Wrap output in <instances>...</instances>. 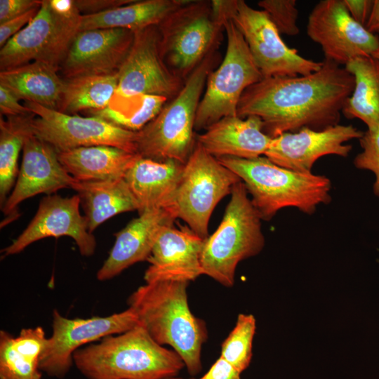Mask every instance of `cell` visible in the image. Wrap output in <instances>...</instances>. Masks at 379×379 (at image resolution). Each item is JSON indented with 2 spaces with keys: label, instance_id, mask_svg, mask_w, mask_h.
<instances>
[{
  "label": "cell",
  "instance_id": "cell-25",
  "mask_svg": "<svg viewBox=\"0 0 379 379\" xmlns=\"http://www.w3.org/2000/svg\"><path fill=\"white\" fill-rule=\"evenodd\" d=\"M72 189L80 198L91 233L113 216L139 208L124 178L95 182L77 180Z\"/></svg>",
  "mask_w": 379,
  "mask_h": 379
},
{
  "label": "cell",
  "instance_id": "cell-10",
  "mask_svg": "<svg viewBox=\"0 0 379 379\" xmlns=\"http://www.w3.org/2000/svg\"><path fill=\"white\" fill-rule=\"evenodd\" d=\"M240 181L237 174L197 142L185 164L175 194L173 209L177 218L206 239L215 207L222 198L231 194L234 186Z\"/></svg>",
  "mask_w": 379,
  "mask_h": 379
},
{
  "label": "cell",
  "instance_id": "cell-14",
  "mask_svg": "<svg viewBox=\"0 0 379 379\" xmlns=\"http://www.w3.org/2000/svg\"><path fill=\"white\" fill-rule=\"evenodd\" d=\"M159 42L157 25L134 32L131 49L118 71L116 96L129 98L152 95L170 100L178 95L185 81L166 65Z\"/></svg>",
  "mask_w": 379,
  "mask_h": 379
},
{
  "label": "cell",
  "instance_id": "cell-7",
  "mask_svg": "<svg viewBox=\"0 0 379 379\" xmlns=\"http://www.w3.org/2000/svg\"><path fill=\"white\" fill-rule=\"evenodd\" d=\"M213 11L226 34L227 47L223 60L208 77L197 112L195 131L206 130L224 117L237 116L243 93L263 79L243 34L219 1L213 3Z\"/></svg>",
  "mask_w": 379,
  "mask_h": 379
},
{
  "label": "cell",
  "instance_id": "cell-37",
  "mask_svg": "<svg viewBox=\"0 0 379 379\" xmlns=\"http://www.w3.org/2000/svg\"><path fill=\"white\" fill-rule=\"evenodd\" d=\"M42 0H1L0 24L40 7Z\"/></svg>",
  "mask_w": 379,
  "mask_h": 379
},
{
  "label": "cell",
  "instance_id": "cell-12",
  "mask_svg": "<svg viewBox=\"0 0 379 379\" xmlns=\"http://www.w3.org/2000/svg\"><path fill=\"white\" fill-rule=\"evenodd\" d=\"M34 114V134L58 152L78 147L109 145L137 154L138 133L116 126L99 117L67 114L25 101Z\"/></svg>",
  "mask_w": 379,
  "mask_h": 379
},
{
  "label": "cell",
  "instance_id": "cell-40",
  "mask_svg": "<svg viewBox=\"0 0 379 379\" xmlns=\"http://www.w3.org/2000/svg\"><path fill=\"white\" fill-rule=\"evenodd\" d=\"M350 16L359 24L366 26L373 7L372 0H343Z\"/></svg>",
  "mask_w": 379,
  "mask_h": 379
},
{
  "label": "cell",
  "instance_id": "cell-30",
  "mask_svg": "<svg viewBox=\"0 0 379 379\" xmlns=\"http://www.w3.org/2000/svg\"><path fill=\"white\" fill-rule=\"evenodd\" d=\"M34 114L0 118V205L6 201L15 184L18 158L26 139L33 133Z\"/></svg>",
  "mask_w": 379,
  "mask_h": 379
},
{
  "label": "cell",
  "instance_id": "cell-2",
  "mask_svg": "<svg viewBox=\"0 0 379 379\" xmlns=\"http://www.w3.org/2000/svg\"><path fill=\"white\" fill-rule=\"evenodd\" d=\"M188 281H160L146 283L128 298L140 324L159 345H168L178 354L188 373L202 368L201 349L208 336L205 322L191 312Z\"/></svg>",
  "mask_w": 379,
  "mask_h": 379
},
{
  "label": "cell",
  "instance_id": "cell-24",
  "mask_svg": "<svg viewBox=\"0 0 379 379\" xmlns=\"http://www.w3.org/2000/svg\"><path fill=\"white\" fill-rule=\"evenodd\" d=\"M58 159L67 171L79 182H95L124 178L139 157L109 145H95L58 152Z\"/></svg>",
  "mask_w": 379,
  "mask_h": 379
},
{
  "label": "cell",
  "instance_id": "cell-31",
  "mask_svg": "<svg viewBox=\"0 0 379 379\" xmlns=\"http://www.w3.org/2000/svg\"><path fill=\"white\" fill-rule=\"evenodd\" d=\"M255 328L253 315L239 314L234 328L222 344L220 357L240 373L251 363Z\"/></svg>",
  "mask_w": 379,
  "mask_h": 379
},
{
  "label": "cell",
  "instance_id": "cell-42",
  "mask_svg": "<svg viewBox=\"0 0 379 379\" xmlns=\"http://www.w3.org/2000/svg\"><path fill=\"white\" fill-rule=\"evenodd\" d=\"M365 27L371 33L379 32V0H373L371 15Z\"/></svg>",
  "mask_w": 379,
  "mask_h": 379
},
{
  "label": "cell",
  "instance_id": "cell-21",
  "mask_svg": "<svg viewBox=\"0 0 379 379\" xmlns=\"http://www.w3.org/2000/svg\"><path fill=\"white\" fill-rule=\"evenodd\" d=\"M177 216L168 208L146 210L114 234L109 256L97 272L99 281L111 279L130 266L147 260L162 229Z\"/></svg>",
  "mask_w": 379,
  "mask_h": 379
},
{
  "label": "cell",
  "instance_id": "cell-19",
  "mask_svg": "<svg viewBox=\"0 0 379 379\" xmlns=\"http://www.w3.org/2000/svg\"><path fill=\"white\" fill-rule=\"evenodd\" d=\"M133 39L134 32L125 29L79 32L60 70L65 79L117 72L128 54Z\"/></svg>",
  "mask_w": 379,
  "mask_h": 379
},
{
  "label": "cell",
  "instance_id": "cell-39",
  "mask_svg": "<svg viewBox=\"0 0 379 379\" xmlns=\"http://www.w3.org/2000/svg\"><path fill=\"white\" fill-rule=\"evenodd\" d=\"M135 0H74L81 15L94 14L130 4Z\"/></svg>",
  "mask_w": 379,
  "mask_h": 379
},
{
  "label": "cell",
  "instance_id": "cell-34",
  "mask_svg": "<svg viewBox=\"0 0 379 379\" xmlns=\"http://www.w3.org/2000/svg\"><path fill=\"white\" fill-rule=\"evenodd\" d=\"M362 151L354 159V165L361 170L371 171L375 175L374 194L379 197V128H368L359 140Z\"/></svg>",
  "mask_w": 379,
  "mask_h": 379
},
{
  "label": "cell",
  "instance_id": "cell-35",
  "mask_svg": "<svg viewBox=\"0 0 379 379\" xmlns=\"http://www.w3.org/2000/svg\"><path fill=\"white\" fill-rule=\"evenodd\" d=\"M47 342L48 338L41 326L22 328L19 335L13 338L14 347L39 364Z\"/></svg>",
  "mask_w": 379,
  "mask_h": 379
},
{
  "label": "cell",
  "instance_id": "cell-36",
  "mask_svg": "<svg viewBox=\"0 0 379 379\" xmlns=\"http://www.w3.org/2000/svg\"><path fill=\"white\" fill-rule=\"evenodd\" d=\"M40 7L29 11L0 24V47L11 38L25 28L36 16Z\"/></svg>",
  "mask_w": 379,
  "mask_h": 379
},
{
  "label": "cell",
  "instance_id": "cell-8",
  "mask_svg": "<svg viewBox=\"0 0 379 379\" xmlns=\"http://www.w3.org/2000/svg\"><path fill=\"white\" fill-rule=\"evenodd\" d=\"M74 0H42L34 19L0 49V70L39 62L57 71L79 32Z\"/></svg>",
  "mask_w": 379,
  "mask_h": 379
},
{
  "label": "cell",
  "instance_id": "cell-23",
  "mask_svg": "<svg viewBox=\"0 0 379 379\" xmlns=\"http://www.w3.org/2000/svg\"><path fill=\"white\" fill-rule=\"evenodd\" d=\"M184 166L175 160L157 161L140 156L135 159L124 179L138 201L139 214L154 208L174 211V197Z\"/></svg>",
  "mask_w": 379,
  "mask_h": 379
},
{
  "label": "cell",
  "instance_id": "cell-9",
  "mask_svg": "<svg viewBox=\"0 0 379 379\" xmlns=\"http://www.w3.org/2000/svg\"><path fill=\"white\" fill-rule=\"evenodd\" d=\"M161 54L167 67L184 81L211 53L217 51L222 25L211 1L187 0L158 25Z\"/></svg>",
  "mask_w": 379,
  "mask_h": 379
},
{
  "label": "cell",
  "instance_id": "cell-28",
  "mask_svg": "<svg viewBox=\"0 0 379 379\" xmlns=\"http://www.w3.org/2000/svg\"><path fill=\"white\" fill-rule=\"evenodd\" d=\"M345 68L354 77V87L343 114L360 119L369 129L379 128V60L372 55L359 57Z\"/></svg>",
  "mask_w": 379,
  "mask_h": 379
},
{
  "label": "cell",
  "instance_id": "cell-44",
  "mask_svg": "<svg viewBox=\"0 0 379 379\" xmlns=\"http://www.w3.org/2000/svg\"><path fill=\"white\" fill-rule=\"evenodd\" d=\"M166 379H182V378H178L177 376H175V377H171V378H166Z\"/></svg>",
  "mask_w": 379,
  "mask_h": 379
},
{
  "label": "cell",
  "instance_id": "cell-29",
  "mask_svg": "<svg viewBox=\"0 0 379 379\" xmlns=\"http://www.w3.org/2000/svg\"><path fill=\"white\" fill-rule=\"evenodd\" d=\"M118 72L65 79L58 111L76 114L79 112L99 111L107 107L116 94Z\"/></svg>",
  "mask_w": 379,
  "mask_h": 379
},
{
  "label": "cell",
  "instance_id": "cell-4",
  "mask_svg": "<svg viewBox=\"0 0 379 379\" xmlns=\"http://www.w3.org/2000/svg\"><path fill=\"white\" fill-rule=\"evenodd\" d=\"M217 159L244 183L262 220H270L279 210L287 207L312 214L318 206L331 201V182L324 175L289 170L265 156Z\"/></svg>",
  "mask_w": 379,
  "mask_h": 379
},
{
  "label": "cell",
  "instance_id": "cell-20",
  "mask_svg": "<svg viewBox=\"0 0 379 379\" xmlns=\"http://www.w3.org/2000/svg\"><path fill=\"white\" fill-rule=\"evenodd\" d=\"M204 240L187 225L164 227L147 260L145 283L190 282L204 274L200 258Z\"/></svg>",
  "mask_w": 379,
  "mask_h": 379
},
{
  "label": "cell",
  "instance_id": "cell-41",
  "mask_svg": "<svg viewBox=\"0 0 379 379\" xmlns=\"http://www.w3.org/2000/svg\"><path fill=\"white\" fill-rule=\"evenodd\" d=\"M241 373L220 357L199 379H241Z\"/></svg>",
  "mask_w": 379,
  "mask_h": 379
},
{
  "label": "cell",
  "instance_id": "cell-3",
  "mask_svg": "<svg viewBox=\"0 0 379 379\" xmlns=\"http://www.w3.org/2000/svg\"><path fill=\"white\" fill-rule=\"evenodd\" d=\"M73 360L87 379H166L185 366L178 353L158 344L141 324L78 350Z\"/></svg>",
  "mask_w": 379,
  "mask_h": 379
},
{
  "label": "cell",
  "instance_id": "cell-11",
  "mask_svg": "<svg viewBox=\"0 0 379 379\" xmlns=\"http://www.w3.org/2000/svg\"><path fill=\"white\" fill-rule=\"evenodd\" d=\"M224 12L243 34L263 78L307 75L319 70L322 62L307 59L288 47L268 14L243 0H221Z\"/></svg>",
  "mask_w": 379,
  "mask_h": 379
},
{
  "label": "cell",
  "instance_id": "cell-17",
  "mask_svg": "<svg viewBox=\"0 0 379 379\" xmlns=\"http://www.w3.org/2000/svg\"><path fill=\"white\" fill-rule=\"evenodd\" d=\"M80 205L78 194L62 197L53 194L43 197L29 224L2 250L3 255L19 253L34 242L46 237L62 236L74 239L83 256L93 255L96 241L88 230L85 216L80 213Z\"/></svg>",
  "mask_w": 379,
  "mask_h": 379
},
{
  "label": "cell",
  "instance_id": "cell-38",
  "mask_svg": "<svg viewBox=\"0 0 379 379\" xmlns=\"http://www.w3.org/2000/svg\"><path fill=\"white\" fill-rule=\"evenodd\" d=\"M8 88L0 85V112L1 116L11 117L32 114L25 105Z\"/></svg>",
  "mask_w": 379,
  "mask_h": 379
},
{
  "label": "cell",
  "instance_id": "cell-1",
  "mask_svg": "<svg viewBox=\"0 0 379 379\" xmlns=\"http://www.w3.org/2000/svg\"><path fill=\"white\" fill-rule=\"evenodd\" d=\"M354 78L345 67L328 60L307 75L263 78L243 93L237 116L261 119L274 138L307 128L320 131L339 124Z\"/></svg>",
  "mask_w": 379,
  "mask_h": 379
},
{
  "label": "cell",
  "instance_id": "cell-43",
  "mask_svg": "<svg viewBox=\"0 0 379 379\" xmlns=\"http://www.w3.org/2000/svg\"><path fill=\"white\" fill-rule=\"evenodd\" d=\"M379 36V32L377 34ZM374 58H377L378 60H379V48L373 54V55Z\"/></svg>",
  "mask_w": 379,
  "mask_h": 379
},
{
  "label": "cell",
  "instance_id": "cell-22",
  "mask_svg": "<svg viewBox=\"0 0 379 379\" xmlns=\"http://www.w3.org/2000/svg\"><path fill=\"white\" fill-rule=\"evenodd\" d=\"M272 140L264 133L262 121L256 116L226 117L197 135V142L216 158H257L265 155Z\"/></svg>",
  "mask_w": 379,
  "mask_h": 379
},
{
  "label": "cell",
  "instance_id": "cell-27",
  "mask_svg": "<svg viewBox=\"0 0 379 379\" xmlns=\"http://www.w3.org/2000/svg\"><path fill=\"white\" fill-rule=\"evenodd\" d=\"M187 0H135L101 13L81 15L79 32L95 29H125L136 32L158 25Z\"/></svg>",
  "mask_w": 379,
  "mask_h": 379
},
{
  "label": "cell",
  "instance_id": "cell-26",
  "mask_svg": "<svg viewBox=\"0 0 379 379\" xmlns=\"http://www.w3.org/2000/svg\"><path fill=\"white\" fill-rule=\"evenodd\" d=\"M57 72L48 65L33 62L0 71V85L8 88L19 100L58 110L65 79Z\"/></svg>",
  "mask_w": 379,
  "mask_h": 379
},
{
  "label": "cell",
  "instance_id": "cell-16",
  "mask_svg": "<svg viewBox=\"0 0 379 379\" xmlns=\"http://www.w3.org/2000/svg\"><path fill=\"white\" fill-rule=\"evenodd\" d=\"M76 181L60 163L58 152L33 133L25 140L14 187L1 208L4 215L1 228L18 218V206L23 201L39 194L50 195L72 188Z\"/></svg>",
  "mask_w": 379,
  "mask_h": 379
},
{
  "label": "cell",
  "instance_id": "cell-13",
  "mask_svg": "<svg viewBox=\"0 0 379 379\" xmlns=\"http://www.w3.org/2000/svg\"><path fill=\"white\" fill-rule=\"evenodd\" d=\"M140 324L133 309L106 317L69 319L53 312L52 334L40 359L39 368L48 375L63 378L74 364V353L83 346Z\"/></svg>",
  "mask_w": 379,
  "mask_h": 379
},
{
  "label": "cell",
  "instance_id": "cell-32",
  "mask_svg": "<svg viewBox=\"0 0 379 379\" xmlns=\"http://www.w3.org/2000/svg\"><path fill=\"white\" fill-rule=\"evenodd\" d=\"M13 336L0 331V379H41L39 364L19 352L13 345Z\"/></svg>",
  "mask_w": 379,
  "mask_h": 379
},
{
  "label": "cell",
  "instance_id": "cell-15",
  "mask_svg": "<svg viewBox=\"0 0 379 379\" xmlns=\"http://www.w3.org/2000/svg\"><path fill=\"white\" fill-rule=\"evenodd\" d=\"M307 34L320 45L325 60L339 65L370 56L379 48V36L357 22L348 13L343 0H321L312 8Z\"/></svg>",
  "mask_w": 379,
  "mask_h": 379
},
{
  "label": "cell",
  "instance_id": "cell-6",
  "mask_svg": "<svg viewBox=\"0 0 379 379\" xmlns=\"http://www.w3.org/2000/svg\"><path fill=\"white\" fill-rule=\"evenodd\" d=\"M262 220L244 183L237 182L220 224L204 240L200 258L204 274L232 286L237 265L258 255L265 246Z\"/></svg>",
  "mask_w": 379,
  "mask_h": 379
},
{
  "label": "cell",
  "instance_id": "cell-33",
  "mask_svg": "<svg viewBox=\"0 0 379 379\" xmlns=\"http://www.w3.org/2000/svg\"><path fill=\"white\" fill-rule=\"evenodd\" d=\"M258 5L268 14L279 33L288 36H295L299 33L296 1L261 0Z\"/></svg>",
  "mask_w": 379,
  "mask_h": 379
},
{
  "label": "cell",
  "instance_id": "cell-5",
  "mask_svg": "<svg viewBox=\"0 0 379 379\" xmlns=\"http://www.w3.org/2000/svg\"><path fill=\"white\" fill-rule=\"evenodd\" d=\"M211 53L185 81L178 95L160 112L137 131V154L157 161L175 160L185 164L197 143L194 124L209 74L219 61Z\"/></svg>",
  "mask_w": 379,
  "mask_h": 379
},
{
  "label": "cell",
  "instance_id": "cell-18",
  "mask_svg": "<svg viewBox=\"0 0 379 379\" xmlns=\"http://www.w3.org/2000/svg\"><path fill=\"white\" fill-rule=\"evenodd\" d=\"M364 133L352 125L337 124L320 131L304 128L272 138L264 156L283 168L312 172L314 163L321 157H347L352 147L346 142L359 140Z\"/></svg>",
  "mask_w": 379,
  "mask_h": 379
}]
</instances>
